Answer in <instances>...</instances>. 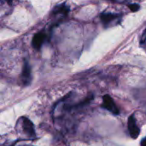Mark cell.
I'll return each instance as SVG.
<instances>
[{
    "instance_id": "8",
    "label": "cell",
    "mask_w": 146,
    "mask_h": 146,
    "mask_svg": "<svg viewBox=\"0 0 146 146\" xmlns=\"http://www.w3.org/2000/svg\"><path fill=\"white\" fill-rule=\"evenodd\" d=\"M127 7L133 11V12H136L140 9V5L139 3H129L127 4Z\"/></svg>"
},
{
    "instance_id": "10",
    "label": "cell",
    "mask_w": 146,
    "mask_h": 146,
    "mask_svg": "<svg viewBox=\"0 0 146 146\" xmlns=\"http://www.w3.org/2000/svg\"><path fill=\"white\" fill-rule=\"evenodd\" d=\"M140 145H141V146H146V137L141 141Z\"/></svg>"
},
{
    "instance_id": "3",
    "label": "cell",
    "mask_w": 146,
    "mask_h": 146,
    "mask_svg": "<svg viewBox=\"0 0 146 146\" xmlns=\"http://www.w3.org/2000/svg\"><path fill=\"white\" fill-rule=\"evenodd\" d=\"M68 13H69V7L65 3H60L55 6V8L51 12V15L53 17H55V19H58L59 22H61L62 19L67 17Z\"/></svg>"
},
{
    "instance_id": "1",
    "label": "cell",
    "mask_w": 146,
    "mask_h": 146,
    "mask_svg": "<svg viewBox=\"0 0 146 146\" xmlns=\"http://www.w3.org/2000/svg\"><path fill=\"white\" fill-rule=\"evenodd\" d=\"M18 126L20 127V131H21V133L24 134L27 138L29 139H35L36 133L35 129L33 122L26 117H21L18 120Z\"/></svg>"
},
{
    "instance_id": "9",
    "label": "cell",
    "mask_w": 146,
    "mask_h": 146,
    "mask_svg": "<svg viewBox=\"0 0 146 146\" xmlns=\"http://www.w3.org/2000/svg\"><path fill=\"white\" fill-rule=\"evenodd\" d=\"M140 43H141V45H145L146 43V28L145 30L143 32V34H142V36H141Z\"/></svg>"
},
{
    "instance_id": "6",
    "label": "cell",
    "mask_w": 146,
    "mask_h": 146,
    "mask_svg": "<svg viewBox=\"0 0 146 146\" xmlns=\"http://www.w3.org/2000/svg\"><path fill=\"white\" fill-rule=\"evenodd\" d=\"M127 127L128 131L130 133V136L133 139H137L139 136L140 133V129L138 126L136 119L134 118V114H132L128 118V122H127Z\"/></svg>"
},
{
    "instance_id": "5",
    "label": "cell",
    "mask_w": 146,
    "mask_h": 146,
    "mask_svg": "<svg viewBox=\"0 0 146 146\" xmlns=\"http://www.w3.org/2000/svg\"><path fill=\"white\" fill-rule=\"evenodd\" d=\"M32 71H31V66L28 63V61L25 60L22 67V71H21V83L24 86H27L31 83L32 82Z\"/></svg>"
},
{
    "instance_id": "2",
    "label": "cell",
    "mask_w": 146,
    "mask_h": 146,
    "mask_svg": "<svg viewBox=\"0 0 146 146\" xmlns=\"http://www.w3.org/2000/svg\"><path fill=\"white\" fill-rule=\"evenodd\" d=\"M122 18V14H118V13H106L104 12L100 14V20L104 26L105 28L116 25L121 22Z\"/></svg>"
},
{
    "instance_id": "4",
    "label": "cell",
    "mask_w": 146,
    "mask_h": 146,
    "mask_svg": "<svg viewBox=\"0 0 146 146\" xmlns=\"http://www.w3.org/2000/svg\"><path fill=\"white\" fill-rule=\"evenodd\" d=\"M103 108L115 115H118L120 114V110L117 108L115 102H114L113 98L109 95H105L103 97Z\"/></svg>"
},
{
    "instance_id": "7",
    "label": "cell",
    "mask_w": 146,
    "mask_h": 146,
    "mask_svg": "<svg viewBox=\"0 0 146 146\" xmlns=\"http://www.w3.org/2000/svg\"><path fill=\"white\" fill-rule=\"evenodd\" d=\"M46 38H47V34L44 31H39L36 33L32 40L33 47L36 50H39L42 47L44 41L46 40Z\"/></svg>"
}]
</instances>
